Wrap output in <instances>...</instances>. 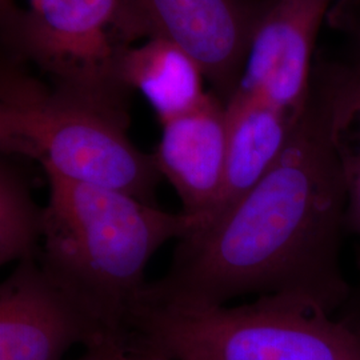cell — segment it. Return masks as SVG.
I'll list each match as a JSON object with an SVG mask.
<instances>
[{
  "label": "cell",
  "instance_id": "6",
  "mask_svg": "<svg viewBox=\"0 0 360 360\" xmlns=\"http://www.w3.org/2000/svg\"><path fill=\"white\" fill-rule=\"evenodd\" d=\"M259 15L240 0H122L117 28L126 47L141 39L179 47L226 103L238 89Z\"/></svg>",
  "mask_w": 360,
  "mask_h": 360
},
{
  "label": "cell",
  "instance_id": "7",
  "mask_svg": "<svg viewBox=\"0 0 360 360\" xmlns=\"http://www.w3.org/2000/svg\"><path fill=\"white\" fill-rule=\"evenodd\" d=\"M116 342L38 259L16 266L0 285V360H63L74 346Z\"/></svg>",
  "mask_w": 360,
  "mask_h": 360
},
{
  "label": "cell",
  "instance_id": "5",
  "mask_svg": "<svg viewBox=\"0 0 360 360\" xmlns=\"http://www.w3.org/2000/svg\"><path fill=\"white\" fill-rule=\"evenodd\" d=\"M122 0H35L11 19L19 47L56 89L126 112L116 79Z\"/></svg>",
  "mask_w": 360,
  "mask_h": 360
},
{
  "label": "cell",
  "instance_id": "1",
  "mask_svg": "<svg viewBox=\"0 0 360 360\" xmlns=\"http://www.w3.org/2000/svg\"><path fill=\"white\" fill-rule=\"evenodd\" d=\"M347 186L330 136L328 95L312 98L275 166L233 206L179 240L141 299L223 306L285 296L334 315L349 297L342 267Z\"/></svg>",
  "mask_w": 360,
  "mask_h": 360
},
{
  "label": "cell",
  "instance_id": "12",
  "mask_svg": "<svg viewBox=\"0 0 360 360\" xmlns=\"http://www.w3.org/2000/svg\"><path fill=\"white\" fill-rule=\"evenodd\" d=\"M44 207L31 193L27 175L10 160L0 163V264L38 259Z\"/></svg>",
  "mask_w": 360,
  "mask_h": 360
},
{
  "label": "cell",
  "instance_id": "10",
  "mask_svg": "<svg viewBox=\"0 0 360 360\" xmlns=\"http://www.w3.org/2000/svg\"><path fill=\"white\" fill-rule=\"evenodd\" d=\"M299 119L243 91L232 94L226 102L224 184L211 220L233 206L266 176L283 154Z\"/></svg>",
  "mask_w": 360,
  "mask_h": 360
},
{
  "label": "cell",
  "instance_id": "11",
  "mask_svg": "<svg viewBox=\"0 0 360 360\" xmlns=\"http://www.w3.org/2000/svg\"><path fill=\"white\" fill-rule=\"evenodd\" d=\"M116 79L124 90L139 91L162 124L193 111L208 94L200 67L163 39L126 47L117 59Z\"/></svg>",
  "mask_w": 360,
  "mask_h": 360
},
{
  "label": "cell",
  "instance_id": "13",
  "mask_svg": "<svg viewBox=\"0 0 360 360\" xmlns=\"http://www.w3.org/2000/svg\"><path fill=\"white\" fill-rule=\"evenodd\" d=\"M330 136L347 186V230L360 238V77L328 94Z\"/></svg>",
  "mask_w": 360,
  "mask_h": 360
},
{
  "label": "cell",
  "instance_id": "9",
  "mask_svg": "<svg viewBox=\"0 0 360 360\" xmlns=\"http://www.w3.org/2000/svg\"><path fill=\"white\" fill-rule=\"evenodd\" d=\"M154 160L179 195L183 212L214 218L223 193L227 120L226 103L208 92L195 110L162 124Z\"/></svg>",
  "mask_w": 360,
  "mask_h": 360
},
{
  "label": "cell",
  "instance_id": "4",
  "mask_svg": "<svg viewBox=\"0 0 360 360\" xmlns=\"http://www.w3.org/2000/svg\"><path fill=\"white\" fill-rule=\"evenodd\" d=\"M129 116L49 87L15 68L0 77V148L65 179L117 190L156 206L162 175L127 135Z\"/></svg>",
  "mask_w": 360,
  "mask_h": 360
},
{
  "label": "cell",
  "instance_id": "15",
  "mask_svg": "<svg viewBox=\"0 0 360 360\" xmlns=\"http://www.w3.org/2000/svg\"><path fill=\"white\" fill-rule=\"evenodd\" d=\"M30 1H35V0H30ZM10 3H11V0H1V8H3V13H6L8 19L11 18V13H11Z\"/></svg>",
  "mask_w": 360,
  "mask_h": 360
},
{
  "label": "cell",
  "instance_id": "8",
  "mask_svg": "<svg viewBox=\"0 0 360 360\" xmlns=\"http://www.w3.org/2000/svg\"><path fill=\"white\" fill-rule=\"evenodd\" d=\"M330 0H275L257 18L236 90L299 119L307 108L309 65Z\"/></svg>",
  "mask_w": 360,
  "mask_h": 360
},
{
  "label": "cell",
  "instance_id": "3",
  "mask_svg": "<svg viewBox=\"0 0 360 360\" xmlns=\"http://www.w3.org/2000/svg\"><path fill=\"white\" fill-rule=\"evenodd\" d=\"M120 346L172 360H360V327L285 296L240 306L138 299Z\"/></svg>",
  "mask_w": 360,
  "mask_h": 360
},
{
  "label": "cell",
  "instance_id": "14",
  "mask_svg": "<svg viewBox=\"0 0 360 360\" xmlns=\"http://www.w3.org/2000/svg\"><path fill=\"white\" fill-rule=\"evenodd\" d=\"M87 351H91L95 360H172L159 355L129 352L116 342H108Z\"/></svg>",
  "mask_w": 360,
  "mask_h": 360
},
{
  "label": "cell",
  "instance_id": "16",
  "mask_svg": "<svg viewBox=\"0 0 360 360\" xmlns=\"http://www.w3.org/2000/svg\"><path fill=\"white\" fill-rule=\"evenodd\" d=\"M77 360H95V358H94V355L91 354V351H87V349H86V354H84L80 359Z\"/></svg>",
  "mask_w": 360,
  "mask_h": 360
},
{
  "label": "cell",
  "instance_id": "2",
  "mask_svg": "<svg viewBox=\"0 0 360 360\" xmlns=\"http://www.w3.org/2000/svg\"><path fill=\"white\" fill-rule=\"evenodd\" d=\"M49 202L38 262L120 343L155 252L206 220L171 214L129 193L44 171Z\"/></svg>",
  "mask_w": 360,
  "mask_h": 360
}]
</instances>
